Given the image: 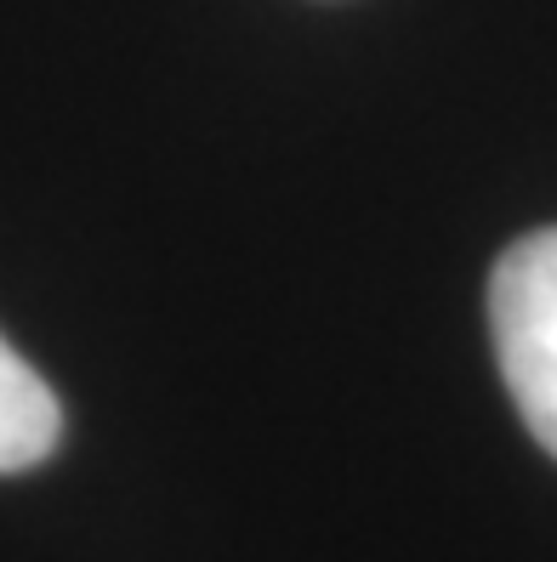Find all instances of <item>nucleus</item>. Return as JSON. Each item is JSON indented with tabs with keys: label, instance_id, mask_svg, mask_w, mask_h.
I'll use <instances>...</instances> for the list:
<instances>
[{
	"label": "nucleus",
	"instance_id": "obj_1",
	"mask_svg": "<svg viewBox=\"0 0 557 562\" xmlns=\"http://www.w3.org/2000/svg\"><path fill=\"white\" fill-rule=\"evenodd\" d=\"M489 329L523 426L557 454V227L506 245L489 279Z\"/></svg>",
	"mask_w": 557,
	"mask_h": 562
},
{
	"label": "nucleus",
	"instance_id": "obj_2",
	"mask_svg": "<svg viewBox=\"0 0 557 562\" xmlns=\"http://www.w3.org/2000/svg\"><path fill=\"white\" fill-rule=\"evenodd\" d=\"M57 438H63L57 392L7 347V336H0V477L41 467L57 449Z\"/></svg>",
	"mask_w": 557,
	"mask_h": 562
}]
</instances>
